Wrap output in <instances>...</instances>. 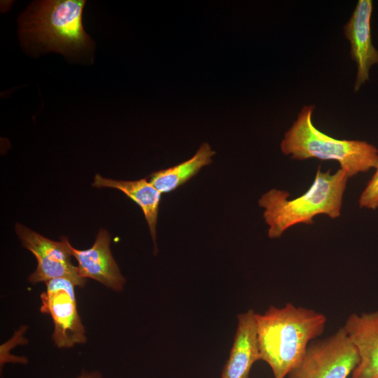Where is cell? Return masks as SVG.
<instances>
[{
    "label": "cell",
    "instance_id": "1",
    "mask_svg": "<svg viewBox=\"0 0 378 378\" xmlns=\"http://www.w3.org/2000/svg\"><path fill=\"white\" fill-rule=\"evenodd\" d=\"M260 360L270 367L274 378H285L302 360L311 342L325 331L326 316L288 302L255 313Z\"/></svg>",
    "mask_w": 378,
    "mask_h": 378
},
{
    "label": "cell",
    "instance_id": "2",
    "mask_svg": "<svg viewBox=\"0 0 378 378\" xmlns=\"http://www.w3.org/2000/svg\"><path fill=\"white\" fill-rule=\"evenodd\" d=\"M348 178L341 169L330 174V169L322 172L318 166L313 183L300 197L288 200V192L276 189L262 195L258 204L265 209L263 217L270 226L269 237H280L288 227L298 223L312 224L318 214L339 217Z\"/></svg>",
    "mask_w": 378,
    "mask_h": 378
},
{
    "label": "cell",
    "instance_id": "3",
    "mask_svg": "<svg viewBox=\"0 0 378 378\" xmlns=\"http://www.w3.org/2000/svg\"><path fill=\"white\" fill-rule=\"evenodd\" d=\"M314 106H304L296 120L286 132L281 151L292 159L311 158L335 160L348 178L378 167V150L372 144L359 140H340L317 130L312 123Z\"/></svg>",
    "mask_w": 378,
    "mask_h": 378
},
{
    "label": "cell",
    "instance_id": "4",
    "mask_svg": "<svg viewBox=\"0 0 378 378\" xmlns=\"http://www.w3.org/2000/svg\"><path fill=\"white\" fill-rule=\"evenodd\" d=\"M83 0H50L34 3L20 20V31L37 46L65 55L80 54L92 48L85 32Z\"/></svg>",
    "mask_w": 378,
    "mask_h": 378
},
{
    "label": "cell",
    "instance_id": "5",
    "mask_svg": "<svg viewBox=\"0 0 378 378\" xmlns=\"http://www.w3.org/2000/svg\"><path fill=\"white\" fill-rule=\"evenodd\" d=\"M360 361L358 353L342 327L309 344L301 363L288 378H347Z\"/></svg>",
    "mask_w": 378,
    "mask_h": 378
},
{
    "label": "cell",
    "instance_id": "6",
    "mask_svg": "<svg viewBox=\"0 0 378 378\" xmlns=\"http://www.w3.org/2000/svg\"><path fill=\"white\" fill-rule=\"evenodd\" d=\"M46 284V290L41 295L40 310L52 319L55 344L58 348H70L85 343L87 338L77 309L76 285L66 278L51 279Z\"/></svg>",
    "mask_w": 378,
    "mask_h": 378
},
{
    "label": "cell",
    "instance_id": "7",
    "mask_svg": "<svg viewBox=\"0 0 378 378\" xmlns=\"http://www.w3.org/2000/svg\"><path fill=\"white\" fill-rule=\"evenodd\" d=\"M15 229L22 246L37 260L36 270L28 278L31 283L66 278L76 286H84L86 279L79 275L77 267L71 262L66 237H62L59 241H53L18 223Z\"/></svg>",
    "mask_w": 378,
    "mask_h": 378
},
{
    "label": "cell",
    "instance_id": "8",
    "mask_svg": "<svg viewBox=\"0 0 378 378\" xmlns=\"http://www.w3.org/2000/svg\"><path fill=\"white\" fill-rule=\"evenodd\" d=\"M111 237L101 228L90 248L78 250L68 243L69 252L78 262V272L83 278L92 279L114 291H121L126 282L110 250Z\"/></svg>",
    "mask_w": 378,
    "mask_h": 378
},
{
    "label": "cell",
    "instance_id": "9",
    "mask_svg": "<svg viewBox=\"0 0 378 378\" xmlns=\"http://www.w3.org/2000/svg\"><path fill=\"white\" fill-rule=\"evenodd\" d=\"M372 8L371 0L358 1L349 20L344 27L345 36L351 44V58L357 65L354 91H358L369 80L370 67L378 64V50L372 44L371 35Z\"/></svg>",
    "mask_w": 378,
    "mask_h": 378
},
{
    "label": "cell",
    "instance_id": "10",
    "mask_svg": "<svg viewBox=\"0 0 378 378\" xmlns=\"http://www.w3.org/2000/svg\"><path fill=\"white\" fill-rule=\"evenodd\" d=\"M343 328L360 358L351 378H378V310L352 313Z\"/></svg>",
    "mask_w": 378,
    "mask_h": 378
},
{
    "label": "cell",
    "instance_id": "11",
    "mask_svg": "<svg viewBox=\"0 0 378 378\" xmlns=\"http://www.w3.org/2000/svg\"><path fill=\"white\" fill-rule=\"evenodd\" d=\"M233 344L221 378H248L253 363L260 360L255 312L249 309L237 316Z\"/></svg>",
    "mask_w": 378,
    "mask_h": 378
},
{
    "label": "cell",
    "instance_id": "12",
    "mask_svg": "<svg viewBox=\"0 0 378 378\" xmlns=\"http://www.w3.org/2000/svg\"><path fill=\"white\" fill-rule=\"evenodd\" d=\"M92 186L111 188L122 191L141 209L148 223L149 231L156 247V225L162 193L147 178L136 181H122L107 178L96 174Z\"/></svg>",
    "mask_w": 378,
    "mask_h": 378
},
{
    "label": "cell",
    "instance_id": "13",
    "mask_svg": "<svg viewBox=\"0 0 378 378\" xmlns=\"http://www.w3.org/2000/svg\"><path fill=\"white\" fill-rule=\"evenodd\" d=\"M215 155L207 143L202 144L190 159L175 166L153 172L150 182L162 194L172 192L182 186L197 174L200 170L211 163Z\"/></svg>",
    "mask_w": 378,
    "mask_h": 378
},
{
    "label": "cell",
    "instance_id": "14",
    "mask_svg": "<svg viewBox=\"0 0 378 378\" xmlns=\"http://www.w3.org/2000/svg\"><path fill=\"white\" fill-rule=\"evenodd\" d=\"M358 204L361 208L372 210L378 208V167L361 193Z\"/></svg>",
    "mask_w": 378,
    "mask_h": 378
},
{
    "label": "cell",
    "instance_id": "15",
    "mask_svg": "<svg viewBox=\"0 0 378 378\" xmlns=\"http://www.w3.org/2000/svg\"><path fill=\"white\" fill-rule=\"evenodd\" d=\"M78 378H102V376L98 372H88L83 370Z\"/></svg>",
    "mask_w": 378,
    "mask_h": 378
}]
</instances>
